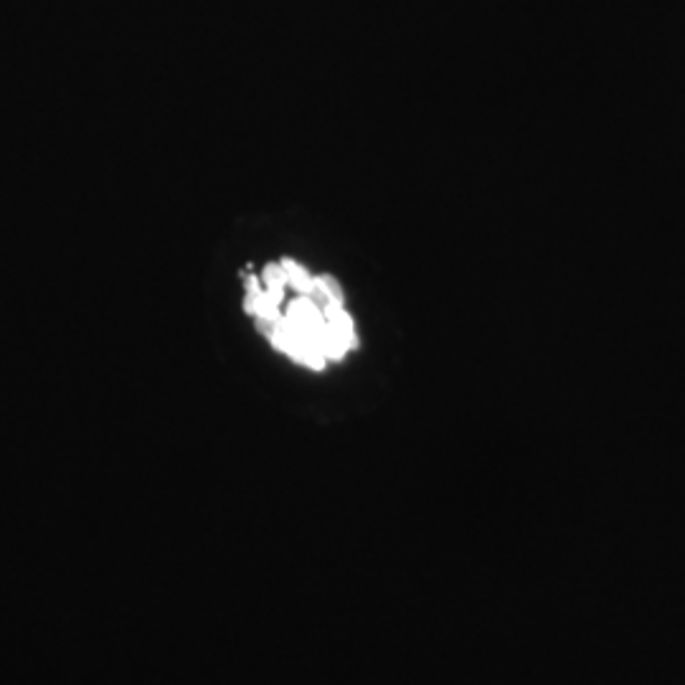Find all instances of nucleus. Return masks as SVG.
I'll use <instances>...</instances> for the list:
<instances>
[{
  "label": "nucleus",
  "instance_id": "f257e3e1",
  "mask_svg": "<svg viewBox=\"0 0 685 685\" xmlns=\"http://www.w3.org/2000/svg\"><path fill=\"white\" fill-rule=\"evenodd\" d=\"M284 295L272 320L260 325L274 349L310 371H323L359 349V331L345 308L343 288L331 274H310L295 260H282Z\"/></svg>",
  "mask_w": 685,
  "mask_h": 685
}]
</instances>
